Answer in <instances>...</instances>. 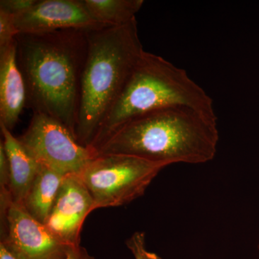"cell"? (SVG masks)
<instances>
[{
    "instance_id": "6da1fadb",
    "label": "cell",
    "mask_w": 259,
    "mask_h": 259,
    "mask_svg": "<svg viewBox=\"0 0 259 259\" xmlns=\"http://www.w3.org/2000/svg\"><path fill=\"white\" fill-rule=\"evenodd\" d=\"M15 40L17 60L26 86V106L59 121L76 138L88 54L86 32L18 34Z\"/></svg>"
},
{
    "instance_id": "7a4b0ae2",
    "label": "cell",
    "mask_w": 259,
    "mask_h": 259,
    "mask_svg": "<svg viewBox=\"0 0 259 259\" xmlns=\"http://www.w3.org/2000/svg\"><path fill=\"white\" fill-rule=\"evenodd\" d=\"M215 114L176 106L148 112L127 121L95 150L97 155L127 154L163 163L201 164L217 153Z\"/></svg>"
},
{
    "instance_id": "3957f363",
    "label": "cell",
    "mask_w": 259,
    "mask_h": 259,
    "mask_svg": "<svg viewBox=\"0 0 259 259\" xmlns=\"http://www.w3.org/2000/svg\"><path fill=\"white\" fill-rule=\"evenodd\" d=\"M86 35L88 54L81 76L76 138L80 144L91 148L144 49L136 18L120 26L90 30Z\"/></svg>"
},
{
    "instance_id": "277c9868",
    "label": "cell",
    "mask_w": 259,
    "mask_h": 259,
    "mask_svg": "<svg viewBox=\"0 0 259 259\" xmlns=\"http://www.w3.org/2000/svg\"><path fill=\"white\" fill-rule=\"evenodd\" d=\"M184 106L214 115L212 99L185 69L144 51L94 141V151L121 125L148 112Z\"/></svg>"
},
{
    "instance_id": "5b68a950",
    "label": "cell",
    "mask_w": 259,
    "mask_h": 259,
    "mask_svg": "<svg viewBox=\"0 0 259 259\" xmlns=\"http://www.w3.org/2000/svg\"><path fill=\"white\" fill-rule=\"evenodd\" d=\"M166 166L132 155H97L78 176L97 209L125 205L144 195Z\"/></svg>"
},
{
    "instance_id": "8992f818",
    "label": "cell",
    "mask_w": 259,
    "mask_h": 259,
    "mask_svg": "<svg viewBox=\"0 0 259 259\" xmlns=\"http://www.w3.org/2000/svg\"><path fill=\"white\" fill-rule=\"evenodd\" d=\"M18 139L37 163L64 176L79 175L96 156L66 126L40 112H33L28 128Z\"/></svg>"
},
{
    "instance_id": "52a82bcc",
    "label": "cell",
    "mask_w": 259,
    "mask_h": 259,
    "mask_svg": "<svg viewBox=\"0 0 259 259\" xmlns=\"http://www.w3.org/2000/svg\"><path fill=\"white\" fill-rule=\"evenodd\" d=\"M0 243L20 259H62L74 247L59 239L21 204L15 202L8 209Z\"/></svg>"
},
{
    "instance_id": "ba28073f",
    "label": "cell",
    "mask_w": 259,
    "mask_h": 259,
    "mask_svg": "<svg viewBox=\"0 0 259 259\" xmlns=\"http://www.w3.org/2000/svg\"><path fill=\"white\" fill-rule=\"evenodd\" d=\"M14 21L18 34L107 28L89 14L82 0H37L28 11L14 17Z\"/></svg>"
},
{
    "instance_id": "9c48e42d",
    "label": "cell",
    "mask_w": 259,
    "mask_h": 259,
    "mask_svg": "<svg viewBox=\"0 0 259 259\" xmlns=\"http://www.w3.org/2000/svg\"><path fill=\"white\" fill-rule=\"evenodd\" d=\"M95 209L93 197L79 176L66 175L45 225L65 243L77 246L83 223Z\"/></svg>"
},
{
    "instance_id": "30bf717a",
    "label": "cell",
    "mask_w": 259,
    "mask_h": 259,
    "mask_svg": "<svg viewBox=\"0 0 259 259\" xmlns=\"http://www.w3.org/2000/svg\"><path fill=\"white\" fill-rule=\"evenodd\" d=\"M26 103V86L17 60L15 40L0 51V124L12 131Z\"/></svg>"
},
{
    "instance_id": "8fae6325",
    "label": "cell",
    "mask_w": 259,
    "mask_h": 259,
    "mask_svg": "<svg viewBox=\"0 0 259 259\" xmlns=\"http://www.w3.org/2000/svg\"><path fill=\"white\" fill-rule=\"evenodd\" d=\"M0 127L3 139L1 143L9 162L12 197L13 202L22 204L36 177L40 164L9 129L3 124H0Z\"/></svg>"
},
{
    "instance_id": "7c38bea8",
    "label": "cell",
    "mask_w": 259,
    "mask_h": 259,
    "mask_svg": "<svg viewBox=\"0 0 259 259\" xmlns=\"http://www.w3.org/2000/svg\"><path fill=\"white\" fill-rule=\"evenodd\" d=\"M64 177L40 164L36 177L21 204L32 217L45 224Z\"/></svg>"
},
{
    "instance_id": "4fadbf2b",
    "label": "cell",
    "mask_w": 259,
    "mask_h": 259,
    "mask_svg": "<svg viewBox=\"0 0 259 259\" xmlns=\"http://www.w3.org/2000/svg\"><path fill=\"white\" fill-rule=\"evenodd\" d=\"M97 22L107 27L120 26L136 19L144 5L143 0H82Z\"/></svg>"
},
{
    "instance_id": "5bb4252c",
    "label": "cell",
    "mask_w": 259,
    "mask_h": 259,
    "mask_svg": "<svg viewBox=\"0 0 259 259\" xmlns=\"http://www.w3.org/2000/svg\"><path fill=\"white\" fill-rule=\"evenodd\" d=\"M126 245L135 259H162L156 253L147 250L144 232L134 233L126 241Z\"/></svg>"
},
{
    "instance_id": "9a60e30c",
    "label": "cell",
    "mask_w": 259,
    "mask_h": 259,
    "mask_svg": "<svg viewBox=\"0 0 259 259\" xmlns=\"http://www.w3.org/2000/svg\"><path fill=\"white\" fill-rule=\"evenodd\" d=\"M18 35L14 17L0 11V51L13 44Z\"/></svg>"
},
{
    "instance_id": "2e32d148",
    "label": "cell",
    "mask_w": 259,
    "mask_h": 259,
    "mask_svg": "<svg viewBox=\"0 0 259 259\" xmlns=\"http://www.w3.org/2000/svg\"><path fill=\"white\" fill-rule=\"evenodd\" d=\"M37 0H1L0 11L17 17L28 11Z\"/></svg>"
},
{
    "instance_id": "e0dca14e",
    "label": "cell",
    "mask_w": 259,
    "mask_h": 259,
    "mask_svg": "<svg viewBox=\"0 0 259 259\" xmlns=\"http://www.w3.org/2000/svg\"><path fill=\"white\" fill-rule=\"evenodd\" d=\"M62 259H96L93 255L88 253L86 248L77 245L72 247L68 251L67 254Z\"/></svg>"
},
{
    "instance_id": "ac0fdd59",
    "label": "cell",
    "mask_w": 259,
    "mask_h": 259,
    "mask_svg": "<svg viewBox=\"0 0 259 259\" xmlns=\"http://www.w3.org/2000/svg\"><path fill=\"white\" fill-rule=\"evenodd\" d=\"M0 259H20L3 243H0Z\"/></svg>"
},
{
    "instance_id": "d6986e66",
    "label": "cell",
    "mask_w": 259,
    "mask_h": 259,
    "mask_svg": "<svg viewBox=\"0 0 259 259\" xmlns=\"http://www.w3.org/2000/svg\"><path fill=\"white\" fill-rule=\"evenodd\" d=\"M258 250H259V244H258Z\"/></svg>"
}]
</instances>
